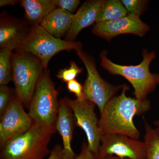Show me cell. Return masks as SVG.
<instances>
[{
	"label": "cell",
	"mask_w": 159,
	"mask_h": 159,
	"mask_svg": "<svg viewBox=\"0 0 159 159\" xmlns=\"http://www.w3.org/2000/svg\"><path fill=\"white\" fill-rule=\"evenodd\" d=\"M12 91L7 85L0 86V115L3 113L7 108L11 98L13 97Z\"/></svg>",
	"instance_id": "7402d4cb"
},
{
	"label": "cell",
	"mask_w": 159,
	"mask_h": 159,
	"mask_svg": "<svg viewBox=\"0 0 159 159\" xmlns=\"http://www.w3.org/2000/svg\"><path fill=\"white\" fill-rule=\"evenodd\" d=\"M129 89L128 85L123 84L120 95L112 98L100 114L98 126L101 136L119 134L140 139L141 134L134 123V118L150 111L151 102L148 99L127 97L126 92Z\"/></svg>",
	"instance_id": "6da1fadb"
},
{
	"label": "cell",
	"mask_w": 159,
	"mask_h": 159,
	"mask_svg": "<svg viewBox=\"0 0 159 159\" xmlns=\"http://www.w3.org/2000/svg\"><path fill=\"white\" fill-rule=\"evenodd\" d=\"M97 159H129L128 158H123L120 157L116 156L108 155L99 158Z\"/></svg>",
	"instance_id": "83f0119b"
},
{
	"label": "cell",
	"mask_w": 159,
	"mask_h": 159,
	"mask_svg": "<svg viewBox=\"0 0 159 159\" xmlns=\"http://www.w3.org/2000/svg\"><path fill=\"white\" fill-rule=\"evenodd\" d=\"M58 95L50 72L48 69L44 70L29 106L28 113L33 122L56 126L59 106Z\"/></svg>",
	"instance_id": "277c9868"
},
{
	"label": "cell",
	"mask_w": 159,
	"mask_h": 159,
	"mask_svg": "<svg viewBox=\"0 0 159 159\" xmlns=\"http://www.w3.org/2000/svg\"><path fill=\"white\" fill-rule=\"evenodd\" d=\"M128 15V12L121 1H105L99 11L96 23L113 20L125 17Z\"/></svg>",
	"instance_id": "e0dca14e"
},
{
	"label": "cell",
	"mask_w": 159,
	"mask_h": 159,
	"mask_svg": "<svg viewBox=\"0 0 159 159\" xmlns=\"http://www.w3.org/2000/svg\"><path fill=\"white\" fill-rule=\"evenodd\" d=\"M11 61L16 96L22 103L29 106L44 68L38 57L28 53L12 54Z\"/></svg>",
	"instance_id": "8992f818"
},
{
	"label": "cell",
	"mask_w": 159,
	"mask_h": 159,
	"mask_svg": "<svg viewBox=\"0 0 159 159\" xmlns=\"http://www.w3.org/2000/svg\"><path fill=\"white\" fill-rule=\"evenodd\" d=\"M31 27L28 24L11 16L1 17L0 46L11 51L16 50L29 34Z\"/></svg>",
	"instance_id": "7c38bea8"
},
{
	"label": "cell",
	"mask_w": 159,
	"mask_h": 159,
	"mask_svg": "<svg viewBox=\"0 0 159 159\" xmlns=\"http://www.w3.org/2000/svg\"><path fill=\"white\" fill-rule=\"evenodd\" d=\"M67 88L70 93H73L78 100L85 99L83 93V86L76 79L67 83Z\"/></svg>",
	"instance_id": "603a6c76"
},
{
	"label": "cell",
	"mask_w": 159,
	"mask_h": 159,
	"mask_svg": "<svg viewBox=\"0 0 159 159\" xmlns=\"http://www.w3.org/2000/svg\"><path fill=\"white\" fill-rule=\"evenodd\" d=\"M1 117V149L11 139L27 132L33 123L29 113L23 108L22 103L16 96L12 97Z\"/></svg>",
	"instance_id": "9c48e42d"
},
{
	"label": "cell",
	"mask_w": 159,
	"mask_h": 159,
	"mask_svg": "<svg viewBox=\"0 0 159 159\" xmlns=\"http://www.w3.org/2000/svg\"><path fill=\"white\" fill-rule=\"evenodd\" d=\"M63 99L74 114L76 125L84 131L89 149L97 158L101 134L98 126L99 119L95 112L96 105L86 99L80 100L67 97Z\"/></svg>",
	"instance_id": "ba28073f"
},
{
	"label": "cell",
	"mask_w": 159,
	"mask_h": 159,
	"mask_svg": "<svg viewBox=\"0 0 159 159\" xmlns=\"http://www.w3.org/2000/svg\"><path fill=\"white\" fill-rule=\"evenodd\" d=\"M106 54V51L100 53L102 67L111 74L120 75L127 80L134 88V94L136 99H147L148 94L159 84V74H152L149 69L151 62L155 58V51L148 53L146 49H143V60L141 63L136 66L117 64L109 59Z\"/></svg>",
	"instance_id": "3957f363"
},
{
	"label": "cell",
	"mask_w": 159,
	"mask_h": 159,
	"mask_svg": "<svg viewBox=\"0 0 159 159\" xmlns=\"http://www.w3.org/2000/svg\"><path fill=\"white\" fill-rule=\"evenodd\" d=\"M76 159H97V158L89 149L87 143L84 142L81 145L80 152L77 155Z\"/></svg>",
	"instance_id": "d4e9b609"
},
{
	"label": "cell",
	"mask_w": 159,
	"mask_h": 159,
	"mask_svg": "<svg viewBox=\"0 0 159 159\" xmlns=\"http://www.w3.org/2000/svg\"><path fill=\"white\" fill-rule=\"evenodd\" d=\"M121 2L125 7L128 14L140 16L144 11L147 1L142 0H122Z\"/></svg>",
	"instance_id": "44dd1931"
},
{
	"label": "cell",
	"mask_w": 159,
	"mask_h": 159,
	"mask_svg": "<svg viewBox=\"0 0 159 159\" xmlns=\"http://www.w3.org/2000/svg\"><path fill=\"white\" fill-rule=\"evenodd\" d=\"M12 51L6 48L0 50V85H7L12 80Z\"/></svg>",
	"instance_id": "d6986e66"
},
{
	"label": "cell",
	"mask_w": 159,
	"mask_h": 159,
	"mask_svg": "<svg viewBox=\"0 0 159 159\" xmlns=\"http://www.w3.org/2000/svg\"><path fill=\"white\" fill-rule=\"evenodd\" d=\"M108 155L123 158L146 159L145 143L119 134L101 136L97 158Z\"/></svg>",
	"instance_id": "30bf717a"
},
{
	"label": "cell",
	"mask_w": 159,
	"mask_h": 159,
	"mask_svg": "<svg viewBox=\"0 0 159 159\" xmlns=\"http://www.w3.org/2000/svg\"><path fill=\"white\" fill-rule=\"evenodd\" d=\"M75 14L57 8L44 18L39 25L57 38L64 36L70 30Z\"/></svg>",
	"instance_id": "9a60e30c"
},
{
	"label": "cell",
	"mask_w": 159,
	"mask_h": 159,
	"mask_svg": "<svg viewBox=\"0 0 159 159\" xmlns=\"http://www.w3.org/2000/svg\"><path fill=\"white\" fill-rule=\"evenodd\" d=\"M82 48L81 43L57 38L39 25L31 27L28 37L16 51L34 55L41 61L45 70H47L50 60L58 52L73 50L79 51L82 50Z\"/></svg>",
	"instance_id": "5b68a950"
},
{
	"label": "cell",
	"mask_w": 159,
	"mask_h": 159,
	"mask_svg": "<svg viewBox=\"0 0 159 159\" xmlns=\"http://www.w3.org/2000/svg\"><path fill=\"white\" fill-rule=\"evenodd\" d=\"M144 119L146 159H159V127L153 128Z\"/></svg>",
	"instance_id": "ac0fdd59"
},
{
	"label": "cell",
	"mask_w": 159,
	"mask_h": 159,
	"mask_svg": "<svg viewBox=\"0 0 159 159\" xmlns=\"http://www.w3.org/2000/svg\"><path fill=\"white\" fill-rule=\"evenodd\" d=\"M75 117L70 108L63 98L59 100L56 122V130L62 139L63 159H76L77 155L71 146L75 123Z\"/></svg>",
	"instance_id": "4fadbf2b"
},
{
	"label": "cell",
	"mask_w": 159,
	"mask_h": 159,
	"mask_svg": "<svg viewBox=\"0 0 159 159\" xmlns=\"http://www.w3.org/2000/svg\"><path fill=\"white\" fill-rule=\"evenodd\" d=\"M104 1L90 0L84 3L75 14L74 21L66 34L65 40L75 41L83 29L96 23L99 11Z\"/></svg>",
	"instance_id": "5bb4252c"
},
{
	"label": "cell",
	"mask_w": 159,
	"mask_h": 159,
	"mask_svg": "<svg viewBox=\"0 0 159 159\" xmlns=\"http://www.w3.org/2000/svg\"><path fill=\"white\" fill-rule=\"evenodd\" d=\"M46 159H63L62 146L59 145H55Z\"/></svg>",
	"instance_id": "484cf974"
},
{
	"label": "cell",
	"mask_w": 159,
	"mask_h": 159,
	"mask_svg": "<svg viewBox=\"0 0 159 159\" xmlns=\"http://www.w3.org/2000/svg\"><path fill=\"white\" fill-rule=\"evenodd\" d=\"M57 8L73 13L76 11L80 2L79 0H56Z\"/></svg>",
	"instance_id": "cb8c5ba5"
},
{
	"label": "cell",
	"mask_w": 159,
	"mask_h": 159,
	"mask_svg": "<svg viewBox=\"0 0 159 159\" xmlns=\"http://www.w3.org/2000/svg\"><path fill=\"white\" fill-rule=\"evenodd\" d=\"M76 52L87 71V77L83 85L84 98L97 106L101 114L107 102L122 89L123 84L113 85L102 79L97 70L94 58L82 50Z\"/></svg>",
	"instance_id": "52a82bcc"
},
{
	"label": "cell",
	"mask_w": 159,
	"mask_h": 159,
	"mask_svg": "<svg viewBox=\"0 0 159 159\" xmlns=\"http://www.w3.org/2000/svg\"><path fill=\"white\" fill-rule=\"evenodd\" d=\"M149 30V26L140 19V16L128 14L125 17L96 23L93 29L94 34L110 40L120 34H132L143 36Z\"/></svg>",
	"instance_id": "8fae6325"
},
{
	"label": "cell",
	"mask_w": 159,
	"mask_h": 159,
	"mask_svg": "<svg viewBox=\"0 0 159 159\" xmlns=\"http://www.w3.org/2000/svg\"><path fill=\"white\" fill-rule=\"evenodd\" d=\"M153 124L155 125L156 127H159V119L156 120L153 122Z\"/></svg>",
	"instance_id": "f1b7e54d"
},
{
	"label": "cell",
	"mask_w": 159,
	"mask_h": 159,
	"mask_svg": "<svg viewBox=\"0 0 159 159\" xmlns=\"http://www.w3.org/2000/svg\"><path fill=\"white\" fill-rule=\"evenodd\" d=\"M20 3L31 27L39 25L46 16L57 8L56 0H22Z\"/></svg>",
	"instance_id": "2e32d148"
},
{
	"label": "cell",
	"mask_w": 159,
	"mask_h": 159,
	"mask_svg": "<svg viewBox=\"0 0 159 159\" xmlns=\"http://www.w3.org/2000/svg\"><path fill=\"white\" fill-rule=\"evenodd\" d=\"M56 131V126L33 122L27 132L6 143L0 159H45L51 153L49 143Z\"/></svg>",
	"instance_id": "7a4b0ae2"
},
{
	"label": "cell",
	"mask_w": 159,
	"mask_h": 159,
	"mask_svg": "<svg viewBox=\"0 0 159 159\" xmlns=\"http://www.w3.org/2000/svg\"><path fill=\"white\" fill-rule=\"evenodd\" d=\"M70 67L60 70L57 75L58 79L63 82L68 83L76 79V77L82 73V69L80 68L74 61L70 62Z\"/></svg>",
	"instance_id": "ffe728a7"
},
{
	"label": "cell",
	"mask_w": 159,
	"mask_h": 159,
	"mask_svg": "<svg viewBox=\"0 0 159 159\" xmlns=\"http://www.w3.org/2000/svg\"><path fill=\"white\" fill-rule=\"evenodd\" d=\"M20 1H17V0H1L0 1V6H12L15 5L17 3L20 2Z\"/></svg>",
	"instance_id": "4316f807"
}]
</instances>
